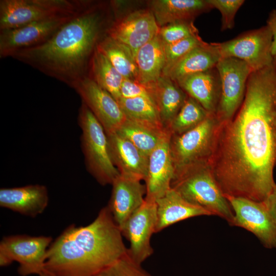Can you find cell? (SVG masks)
<instances>
[{"label":"cell","instance_id":"2e32d148","mask_svg":"<svg viewBox=\"0 0 276 276\" xmlns=\"http://www.w3.org/2000/svg\"><path fill=\"white\" fill-rule=\"evenodd\" d=\"M171 134L166 136L148 157L145 199L156 201L171 189L174 168L170 152Z\"/></svg>","mask_w":276,"mask_h":276},{"label":"cell","instance_id":"8d00e7d4","mask_svg":"<svg viewBox=\"0 0 276 276\" xmlns=\"http://www.w3.org/2000/svg\"><path fill=\"white\" fill-rule=\"evenodd\" d=\"M263 202L276 223V185L271 193Z\"/></svg>","mask_w":276,"mask_h":276},{"label":"cell","instance_id":"e575fe53","mask_svg":"<svg viewBox=\"0 0 276 276\" xmlns=\"http://www.w3.org/2000/svg\"><path fill=\"white\" fill-rule=\"evenodd\" d=\"M121 96L123 98L143 97L155 104L152 83L143 84L136 80L125 78L121 87Z\"/></svg>","mask_w":276,"mask_h":276},{"label":"cell","instance_id":"5b68a950","mask_svg":"<svg viewBox=\"0 0 276 276\" xmlns=\"http://www.w3.org/2000/svg\"><path fill=\"white\" fill-rule=\"evenodd\" d=\"M78 119L82 130L81 147L87 171L100 185H111L120 174L112 161L104 128L82 102Z\"/></svg>","mask_w":276,"mask_h":276},{"label":"cell","instance_id":"484cf974","mask_svg":"<svg viewBox=\"0 0 276 276\" xmlns=\"http://www.w3.org/2000/svg\"><path fill=\"white\" fill-rule=\"evenodd\" d=\"M147 157L168 135L167 130L126 119L116 131Z\"/></svg>","mask_w":276,"mask_h":276},{"label":"cell","instance_id":"ba28073f","mask_svg":"<svg viewBox=\"0 0 276 276\" xmlns=\"http://www.w3.org/2000/svg\"><path fill=\"white\" fill-rule=\"evenodd\" d=\"M52 242L50 236H5L0 242V265L5 267L16 262L21 276L38 275L44 269L47 252Z\"/></svg>","mask_w":276,"mask_h":276},{"label":"cell","instance_id":"7402d4cb","mask_svg":"<svg viewBox=\"0 0 276 276\" xmlns=\"http://www.w3.org/2000/svg\"><path fill=\"white\" fill-rule=\"evenodd\" d=\"M156 224L155 233L177 222L200 216H210L202 208L183 199L171 188L156 200Z\"/></svg>","mask_w":276,"mask_h":276},{"label":"cell","instance_id":"ffe728a7","mask_svg":"<svg viewBox=\"0 0 276 276\" xmlns=\"http://www.w3.org/2000/svg\"><path fill=\"white\" fill-rule=\"evenodd\" d=\"M176 82L209 113L216 114L221 92V80L216 67L187 76Z\"/></svg>","mask_w":276,"mask_h":276},{"label":"cell","instance_id":"6da1fadb","mask_svg":"<svg viewBox=\"0 0 276 276\" xmlns=\"http://www.w3.org/2000/svg\"><path fill=\"white\" fill-rule=\"evenodd\" d=\"M209 166L225 197L263 202L276 183V63L252 72L243 101L220 123Z\"/></svg>","mask_w":276,"mask_h":276},{"label":"cell","instance_id":"30bf717a","mask_svg":"<svg viewBox=\"0 0 276 276\" xmlns=\"http://www.w3.org/2000/svg\"><path fill=\"white\" fill-rule=\"evenodd\" d=\"M216 67L221 80V92L215 115L221 123L231 120L239 110L252 71L244 61L233 57L221 58Z\"/></svg>","mask_w":276,"mask_h":276},{"label":"cell","instance_id":"8fae6325","mask_svg":"<svg viewBox=\"0 0 276 276\" xmlns=\"http://www.w3.org/2000/svg\"><path fill=\"white\" fill-rule=\"evenodd\" d=\"M225 197L234 213L231 225L251 232L265 247L276 248V223L264 202L241 197Z\"/></svg>","mask_w":276,"mask_h":276},{"label":"cell","instance_id":"9c48e42d","mask_svg":"<svg viewBox=\"0 0 276 276\" xmlns=\"http://www.w3.org/2000/svg\"><path fill=\"white\" fill-rule=\"evenodd\" d=\"M272 42L271 31L265 25L244 32L231 40L214 43L221 58L233 57L242 60L254 72L274 63L271 54Z\"/></svg>","mask_w":276,"mask_h":276},{"label":"cell","instance_id":"4316f807","mask_svg":"<svg viewBox=\"0 0 276 276\" xmlns=\"http://www.w3.org/2000/svg\"><path fill=\"white\" fill-rule=\"evenodd\" d=\"M97 50L104 55L125 79H137V68L131 50L107 35L98 43Z\"/></svg>","mask_w":276,"mask_h":276},{"label":"cell","instance_id":"ac0fdd59","mask_svg":"<svg viewBox=\"0 0 276 276\" xmlns=\"http://www.w3.org/2000/svg\"><path fill=\"white\" fill-rule=\"evenodd\" d=\"M107 136L112 161L120 175L144 180L147 175L148 157L117 132Z\"/></svg>","mask_w":276,"mask_h":276},{"label":"cell","instance_id":"d6a6232c","mask_svg":"<svg viewBox=\"0 0 276 276\" xmlns=\"http://www.w3.org/2000/svg\"><path fill=\"white\" fill-rule=\"evenodd\" d=\"M95 276H154L134 262L128 255L120 259Z\"/></svg>","mask_w":276,"mask_h":276},{"label":"cell","instance_id":"3957f363","mask_svg":"<svg viewBox=\"0 0 276 276\" xmlns=\"http://www.w3.org/2000/svg\"><path fill=\"white\" fill-rule=\"evenodd\" d=\"M107 206L84 226L70 225L48 249L44 267L53 276H95L127 254Z\"/></svg>","mask_w":276,"mask_h":276},{"label":"cell","instance_id":"e0dca14e","mask_svg":"<svg viewBox=\"0 0 276 276\" xmlns=\"http://www.w3.org/2000/svg\"><path fill=\"white\" fill-rule=\"evenodd\" d=\"M141 181L120 175L111 184V197L107 206L120 229L145 201L146 187Z\"/></svg>","mask_w":276,"mask_h":276},{"label":"cell","instance_id":"277c9868","mask_svg":"<svg viewBox=\"0 0 276 276\" xmlns=\"http://www.w3.org/2000/svg\"><path fill=\"white\" fill-rule=\"evenodd\" d=\"M171 188L188 202L217 216L229 225L234 219L232 207L218 186L209 164L190 167L175 176Z\"/></svg>","mask_w":276,"mask_h":276},{"label":"cell","instance_id":"4fadbf2b","mask_svg":"<svg viewBox=\"0 0 276 276\" xmlns=\"http://www.w3.org/2000/svg\"><path fill=\"white\" fill-rule=\"evenodd\" d=\"M156 220V202L145 199L121 228L123 236L129 242L128 255L138 264L142 265L153 253L151 238L155 233Z\"/></svg>","mask_w":276,"mask_h":276},{"label":"cell","instance_id":"8992f818","mask_svg":"<svg viewBox=\"0 0 276 276\" xmlns=\"http://www.w3.org/2000/svg\"><path fill=\"white\" fill-rule=\"evenodd\" d=\"M220 123L216 115L211 114L195 128L171 135L170 148L174 177L190 167L209 165Z\"/></svg>","mask_w":276,"mask_h":276},{"label":"cell","instance_id":"7c38bea8","mask_svg":"<svg viewBox=\"0 0 276 276\" xmlns=\"http://www.w3.org/2000/svg\"><path fill=\"white\" fill-rule=\"evenodd\" d=\"M77 12L70 15L33 22L15 29L1 30L0 58L11 57L13 54L19 50L44 42Z\"/></svg>","mask_w":276,"mask_h":276},{"label":"cell","instance_id":"836d02e7","mask_svg":"<svg viewBox=\"0 0 276 276\" xmlns=\"http://www.w3.org/2000/svg\"><path fill=\"white\" fill-rule=\"evenodd\" d=\"M212 9H218L221 14V31L232 29L235 25V17L244 0H208Z\"/></svg>","mask_w":276,"mask_h":276},{"label":"cell","instance_id":"d6986e66","mask_svg":"<svg viewBox=\"0 0 276 276\" xmlns=\"http://www.w3.org/2000/svg\"><path fill=\"white\" fill-rule=\"evenodd\" d=\"M48 203V189L43 185H31L0 190L1 206L25 216L35 217L41 214Z\"/></svg>","mask_w":276,"mask_h":276},{"label":"cell","instance_id":"1f68e13d","mask_svg":"<svg viewBox=\"0 0 276 276\" xmlns=\"http://www.w3.org/2000/svg\"><path fill=\"white\" fill-rule=\"evenodd\" d=\"M199 34L193 21H181L160 28L158 35L164 45L171 44L187 38Z\"/></svg>","mask_w":276,"mask_h":276},{"label":"cell","instance_id":"f1b7e54d","mask_svg":"<svg viewBox=\"0 0 276 276\" xmlns=\"http://www.w3.org/2000/svg\"><path fill=\"white\" fill-rule=\"evenodd\" d=\"M118 102L127 119L165 129L156 105L150 100L143 97L121 98Z\"/></svg>","mask_w":276,"mask_h":276},{"label":"cell","instance_id":"f546056e","mask_svg":"<svg viewBox=\"0 0 276 276\" xmlns=\"http://www.w3.org/2000/svg\"><path fill=\"white\" fill-rule=\"evenodd\" d=\"M210 114L199 102L188 96L170 124L168 131L171 135L181 134L199 125Z\"/></svg>","mask_w":276,"mask_h":276},{"label":"cell","instance_id":"83f0119b","mask_svg":"<svg viewBox=\"0 0 276 276\" xmlns=\"http://www.w3.org/2000/svg\"><path fill=\"white\" fill-rule=\"evenodd\" d=\"M88 76L117 102L121 98V87L125 78L97 49L90 62Z\"/></svg>","mask_w":276,"mask_h":276},{"label":"cell","instance_id":"4dcf8cb0","mask_svg":"<svg viewBox=\"0 0 276 276\" xmlns=\"http://www.w3.org/2000/svg\"><path fill=\"white\" fill-rule=\"evenodd\" d=\"M205 42L199 34H197L171 44L165 45V66L163 72L192 50Z\"/></svg>","mask_w":276,"mask_h":276},{"label":"cell","instance_id":"5bb4252c","mask_svg":"<svg viewBox=\"0 0 276 276\" xmlns=\"http://www.w3.org/2000/svg\"><path fill=\"white\" fill-rule=\"evenodd\" d=\"M159 29L152 11L142 9L112 21L106 34L129 48L135 57L143 45L158 34Z\"/></svg>","mask_w":276,"mask_h":276},{"label":"cell","instance_id":"d590c367","mask_svg":"<svg viewBox=\"0 0 276 276\" xmlns=\"http://www.w3.org/2000/svg\"><path fill=\"white\" fill-rule=\"evenodd\" d=\"M266 25L269 28L272 34L271 54L274 62H276V9L272 10L267 20Z\"/></svg>","mask_w":276,"mask_h":276},{"label":"cell","instance_id":"44dd1931","mask_svg":"<svg viewBox=\"0 0 276 276\" xmlns=\"http://www.w3.org/2000/svg\"><path fill=\"white\" fill-rule=\"evenodd\" d=\"M149 6L160 28L176 22L193 21L212 9L208 0H154Z\"/></svg>","mask_w":276,"mask_h":276},{"label":"cell","instance_id":"cb8c5ba5","mask_svg":"<svg viewBox=\"0 0 276 276\" xmlns=\"http://www.w3.org/2000/svg\"><path fill=\"white\" fill-rule=\"evenodd\" d=\"M152 84L154 100L162 123L168 131L188 96L176 82L163 75Z\"/></svg>","mask_w":276,"mask_h":276},{"label":"cell","instance_id":"7a4b0ae2","mask_svg":"<svg viewBox=\"0 0 276 276\" xmlns=\"http://www.w3.org/2000/svg\"><path fill=\"white\" fill-rule=\"evenodd\" d=\"M98 6L88 1L44 42L15 52L12 58L64 83L73 88L88 76L90 62L106 35L104 18Z\"/></svg>","mask_w":276,"mask_h":276},{"label":"cell","instance_id":"52a82bcc","mask_svg":"<svg viewBox=\"0 0 276 276\" xmlns=\"http://www.w3.org/2000/svg\"><path fill=\"white\" fill-rule=\"evenodd\" d=\"M87 2L83 0H1L0 31L74 14Z\"/></svg>","mask_w":276,"mask_h":276},{"label":"cell","instance_id":"603a6c76","mask_svg":"<svg viewBox=\"0 0 276 276\" xmlns=\"http://www.w3.org/2000/svg\"><path fill=\"white\" fill-rule=\"evenodd\" d=\"M220 58L218 50L214 42H205L192 50L171 67L164 71L163 75L176 82L187 76L216 67Z\"/></svg>","mask_w":276,"mask_h":276},{"label":"cell","instance_id":"d4e9b609","mask_svg":"<svg viewBox=\"0 0 276 276\" xmlns=\"http://www.w3.org/2000/svg\"><path fill=\"white\" fill-rule=\"evenodd\" d=\"M135 60L139 82L151 83L162 76L165 66V45L158 34L137 51Z\"/></svg>","mask_w":276,"mask_h":276},{"label":"cell","instance_id":"9a60e30c","mask_svg":"<svg viewBox=\"0 0 276 276\" xmlns=\"http://www.w3.org/2000/svg\"><path fill=\"white\" fill-rule=\"evenodd\" d=\"M104 128L107 134L116 132L126 120L118 102L92 79L86 76L73 87Z\"/></svg>","mask_w":276,"mask_h":276}]
</instances>
